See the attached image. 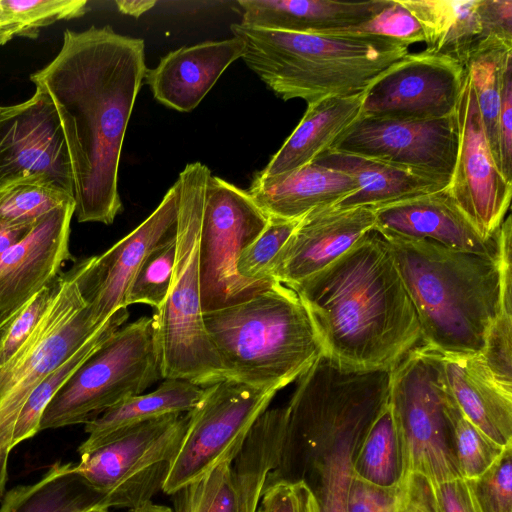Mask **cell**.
<instances>
[{
	"label": "cell",
	"mask_w": 512,
	"mask_h": 512,
	"mask_svg": "<svg viewBox=\"0 0 512 512\" xmlns=\"http://www.w3.org/2000/svg\"><path fill=\"white\" fill-rule=\"evenodd\" d=\"M146 70L142 39L92 26L66 30L56 57L30 76L50 95L60 119L78 222L110 225L123 209L119 163Z\"/></svg>",
	"instance_id": "6da1fadb"
},
{
	"label": "cell",
	"mask_w": 512,
	"mask_h": 512,
	"mask_svg": "<svg viewBox=\"0 0 512 512\" xmlns=\"http://www.w3.org/2000/svg\"><path fill=\"white\" fill-rule=\"evenodd\" d=\"M291 289L309 313L322 353L343 365L392 369L422 344L393 255L374 229Z\"/></svg>",
	"instance_id": "7a4b0ae2"
},
{
	"label": "cell",
	"mask_w": 512,
	"mask_h": 512,
	"mask_svg": "<svg viewBox=\"0 0 512 512\" xmlns=\"http://www.w3.org/2000/svg\"><path fill=\"white\" fill-rule=\"evenodd\" d=\"M384 240L414 306L422 344L442 355L481 354L500 311L499 258L430 240Z\"/></svg>",
	"instance_id": "3957f363"
},
{
	"label": "cell",
	"mask_w": 512,
	"mask_h": 512,
	"mask_svg": "<svg viewBox=\"0 0 512 512\" xmlns=\"http://www.w3.org/2000/svg\"><path fill=\"white\" fill-rule=\"evenodd\" d=\"M246 65L279 98L307 104L365 92L409 54L394 38L352 33H297L234 23Z\"/></svg>",
	"instance_id": "277c9868"
},
{
	"label": "cell",
	"mask_w": 512,
	"mask_h": 512,
	"mask_svg": "<svg viewBox=\"0 0 512 512\" xmlns=\"http://www.w3.org/2000/svg\"><path fill=\"white\" fill-rule=\"evenodd\" d=\"M203 319L227 379L252 387L280 391L322 353L302 300L277 281L244 301L203 312Z\"/></svg>",
	"instance_id": "5b68a950"
},
{
	"label": "cell",
	"mask_w": 512,
	"mask_h": 512,
	"mask_svg": "<svg viewBox=\"0 0 512 512\" xmlns=\"http://www.w3.org/2000/svg\"><path fill=\"white\" fill-rule=\"evenodd\" d=\"M209 168L194 162L177 179L179 211L176 260L168 295L154 310V334L163 379L207 387L227 373L207 334L201 303L199 242Z\"/></svg>",
	"instance_id": "8992f818"
},
{
	"label": "cell",
	"mask_w": 512,
	"mask_h": 512,
	"mask_svg": "<svg viewBox=\"0 0 512 512\" xmlns=\"http://www.w3.org/2000/svg\"><path fill=\"white\" fill-rule=\"evenodd\" d=\"M442 355L420 344L391 370L389 405L400 447L396 488L412 478L443 483L462 478L454 455Z\"/></svg>",
	"instance_id": "52a82bcc"
},
{
	"label": "cell",
	"mask_w": 512,
	"mask_h": 512,
	"mask_svg": "<svg viewBox=\"0 0 512 512\" xmlns=\"http://www.w3.org/2000/svg\"><path fill=\"white\" fill-rule=\"evenodd\" d=\"M84 258L76 259L53 282L47 308L20 349L0 367V500L16 420L38 384L105 323L94 322L79 280Z\"/></svg>",
	"instance_id": "ba28073f"
},
{
	"label": "cell",
	"mask_w": 512,
	"mask_h": 512,
	"mask_svg": "<svg viewBox=\"0 0 512 512\" xmlns=\"http://www.w3.org/2000/svg\"><path fill=\"white\" fill-rule=\"evenodd\" d=\"M161 377L152 317L124 324L86 359L46 406L40 431L86 424Z\"/></svg>",
	"instance_id": "9c48e42d"
},
{
	"label": "cell",
	"mask_w": 512,
	"mask_h": 512,
	"mask_svg": "<svg viewBox=\"0 0 512 512\" xmlns=\"http://www.w3.org/2000/svg\"><path fill=\"white\" fill-rule=\"evenodd\" d=\"M188 413L117 431L80 454L75 471L101 493L108 509L133 508L162 490L182 444Z\"/></svg>",
	"instance_id": "30bf717a"
},
{
	"label": "cell",
	"mask_w": 512,
	"mask_h": 512,
	"mask_svg": "<svg viewBox=\"0 0 512 512\" xmlns=\"http://www.w3.org/2000/svg\"><path fill=\"white\" fill-rule=\"evenodd\" d=\"M269 217L246 190L210 174L207 179L199 242L203 312L244 301L275 281H254L237 271L242 250L267 226Z\"/></svg>",
	"instance_id": "8fae6325"
},
{
	"label": "cell",
	"mask_w": 512,
	"mask_h": 512,
	"mask_svg": "<svg viewBox=\"0 0 512 512\" xmlns=\"http://www.w3.org/2000/svg\"><path fill=\"white\" fill-rule=\"evenodd\" d=\"M278 391L231 379L205 387L200 401L188 412L187 429L162 491L172 495L218 466L231 464Z\"/></svg>",
	"instance_id": "7c38bea8"
},
{
	"label": "cell",
	"mask_w": 512,
	"mask_h": 512,
	"mask_svg": "<svg viewBox=\"0 0 512 512\" xmlns=\"http://www.w3.org/2000/svg\"><path fill=\"white\" fill-rule=\"evenodd\" d=\"M23 180L42 181L74 197L60 119L50 95L38 86L28 100L0 106V189Z\"/></svg>",
	"instance_id": "4fadbf2b"
},
{
	"label": "cell",
	"mask_w": 512,
	"mask_h": 512,
	"mask_svg": "<svg viewBox=\"0 0 512 512\" xmlns=\"http://www.w3.org/2000/svg\"><path fill=\"white\" fill-rule=\"evenodd\" d=\"M458 145L455 113L431 120L361 115L330 150L377 159L450 184Z\"/></svg>",
	"instance_id": "5bb4252c"
},
{
	"label": "cell",
	"mask_w": 512,
	"mask_h": 512,
	"mask_svg": "<svg viewBox=\"0 0 512 512\" xmlns=\"http://www.w3.org/2000/svg\"><path fill=\"white\" fill-rule=\"evenodd\" d=\"M455 116L459 145L448 190L478 233L492 239L510 207L512 182L490 149L468 71Z\"/></svg>",
	"instance_id": "9a60e30c"
},
{
	"label": "cell",
	"mask_w": 512,
	"mask_h": 512,
	"mask_svg": "<svg viewBox=\"0 0 512 512\" xmlns=\"http://www.w3.org/2000/svg\"><path fill=\"white\" fill-rule=\"evenodd\" d=\"M467 69L426 51L408 54L364 92L363 116L431 120L451 116Z\"/></svg>",
	"instance_id": "2e32d148"
},
{
	"label": "cell",
	"mask_w": 512,
	"mask_h": 512,
	"mask_svg": "<svg viewBox=\"0 0 512 512\" xmlns=\"http://www.w3.org/2000/svg\"><path fill=\"white\" fill-rule=\"evenodd\" d=\"M176 181L156 209L104 253L84 258L79 285L95 323L102 325L122 308L129 287L147 256L177 232Z\"/></svg>",
	"instance_id": "e0dca14e"
},
{
	"label": "cell",
	"mask_w": 512,
	"mask_h": 512,
	"mask_svg": "<svg viewBox=\"0 0 512 512\" xmlns=\"http://www.w3.org/2000/svg\"><path fill=\"white\" fill-rule=\"evenodd\" d=\"M419 22L426 52L465 69L477 53L512 47L511 0H398Z\"/></svg>",
	"instance_id": "ac0fdd59"
},
{
	"label": "cell",
	"mask_w": 512,
	"mask_h": 512,
	"mask_svg": "<svg viewBox=\"0 0 512 512\" xmlns=\"http://www.w3.org/2000/svg\"><path fill=\"white\" fill-rule=\"evenodd\" d=\"M75 202L42 218L14 246L0 256V332L14 314L75 261L69 250Z\"/></svg>",
	"instance_id": "d6986e66"
},
{
	"label": "cell",
	"mask_w": 512,
	"mask_h": 512,
	"mask_svg": "<svg viewBox=\"0 0 512 512\" xmlns=\"http://www.w3.org/2000/svg\"><path fill=\"white\" fill-rule=\"evenodd\" d=\"M375 227L370 207L316 209L301 218L273 260L268 275L294 288L333 263Z\"/></svg>",
	"instance_id": "ffe728a7"
},
{
	"label": "cell",
	"mask_w": 512,
	"mask_h": 512,
	"mask_svg": "<svg viewBox=\"0 0 512 512\" xmlns=\"http://www.w3.org/2000/svg\"><path fill=\"white\" fill-rule=\"evenodd\" d=\"M374 230L384 239L430 240L444 247L499 258V231L483 238L448 187L375 209Z\"/></svg>",
	"instance_id": "44dd1931"
},
{
	"label": "cell",
	"mask_w": 512,
	"mask_h": 512,
	"mask_svg": "<svg viewBox=\"0 0 512 512\" xmlns=\"http://www.w3.org/2000/svg\"><path fill=\"white\" fill-rule=\"evenodd\" d=\"M244 52L245 44L236 36L181 47L163 56L156 67L147 68L143 83L160 103L191 112Z\"/></svg>",
	"instance_id": "7402d4cb"
},
{
	"label": "cell",
	"mask_w": 512,
	"mask_h": 512,
	"mask_svg": "<svg viewBox=\"0 0 512 512\" xmlns=\"http://www.w3.org/2000/svg\"><path fill=\"white\" fill-rule=\"evenodd\" d=\"M392 0H240V23L297 33H347L370 21Z\"/></svg>",
	"instance_id": "603a6c76"
},
{
	"label": "cell",
	"mask_w": 512,
	"mask_h": 512,
	"mask_svg": "<svg viewBox=\"0 0 512 512\" xmlns=\"http://www.w3.org/2000/svg\"><path fill=\"white\" fill-rule=\"evenodd\" d=\"M442 362L463 415L499 446L512 444V388L494 377L479 354L442 355Z\"/></svg>",
	"instance_id": "cb8c5ba5"
},
{
	"label": "cell",
	"mask_w": 512,
	"mask_h": 512,
	"mask_svg": "<svg viewBox=\"0 0 512 512\" xmlns=\"http://www.w3.org/2000/svg\"><path fill=\"white\" fill-rule=\"evenodd\" d=\"M357 190L353 177L311 162L280 176L254 177L247 191L268 217L295 220L333 206Z\"/></svg>",
	"instance_id": "d4e9b609"
},
{
	"label": "cell",
	"mask_w": 512,
	"mask_h": 512,
	"mask_svg": "<svg viewBox=\"0 0 512 512\" xmlns=\"http://www.w3.org/2000/svg\"><path fill=\"white\" fill-rule=\"evenodd\" d=\"M353 177L358 190L334 206L373 209L443 190L448 182L373 158L326 150L314 161Z\"/></svg>",
	"instance_id": "484cf974"
},
{
	"label": "cell",
	"mask_w": 512,
	"mask_h": 512,
	"mask_svg": "<svg viewBox=\"0 0 512 512\" xmlns=\"http://www.w3.org/2000/svg\"><path fill=\"white\" fill-rule=\"evenodd\" d=\"M364 92L307 104L299 124L255 177L272 178L314 161L361 116Z\"/></svg>",
	"instance_id": "4316f807"
},
{
	"label": "cell",
	"mask_w": 512,
	"mask_h": 512,
	"mask_svg": "<svg viewBox=\"0 0 512 512\" xmlns=\"http://www.w3.org/2000/svg\"><path fill=\"white\" fill-rule=\"evenodd\" d=\"M205 387L183 379H164L156 390L129 397L85 424L88 434L79 454L94 448L107 436L130 426L171 414H185L200 401Z\"/></svg>",
	"instance_id": "83f0119b"
},
{
	"label": "cell",
	"mask_w": 512,
	"mask_h": 512,
	"mask_svg": "<svg viewBox=\"0 0 512 512\" xmlns=\"http://www.w3.org/2000/svg\"><path fill=\"white\" fill-rule=\"evenodd\" d=\"M0 512H89L108 509L105 497L76 471L73 463H54L36 482L18 485L1 499Z\"/></svg>",
	"instance_id": "f1b7e54d"
},
{
	"label": "cell",
	"mask_w": 512,
	"mask_h": 512,
	"mask_svg": "<svg viewBox=\"0 0 512 512\" xmlns=\"http://www.w3.org/2000/svg\"><path fill=\"white\" fill-rule=\"evenodd\" d=\"M128 317L127 308L118 310L73 354L38 384L26 400L16 420L12 448L40 432L42 414L57 391L114 331L125 324Z\"/></svg>",
	"instance_id": "f546056e"
},
{
	"label": "cell",
	"mask_w": 512,
	"mask_h": 512,
	"mask_svg": "<svg viewBox=\"0 0 512 512\" xmlns=\"http://www.w3.org/2000/svg\"><path fill=\"white\" fill-rule=\"evenodd\" d=\"M352 474L379 487H397L400 447L389 400L361 435L352 458Z\"/></svg>",
	"instance_id": "4dcf8cb0"
},
{
	"label": "cell",
	"mask_w": 512,
	"mask_h": 512,
	"mask_svg": "<svg viewBox=\"0 0 512 512\" xmlns=\"http://www.w3.org/2000/svg\"><path fill=\"white\" fill-rule=\"evenodd\" d=\"M510 62H512V47L501 46L477 53L469 60L466 67L487 141L500 168L498 119L504 74Z\"/></svg>",
	"instance_id": "1f68e13d"
},
{
	"label": "cell",
	"mask_w": 512,
	"mask_h": 512,
	"mask_svg": "<svg viewBox=\"0 0 512 512\" xmlns=\"http://www.w3.org/2000/svg\"><path fill=\"white\" fill-rule=\"evenodd\" d=\"M376 415L363 411L353 415L337 433L334 448L320 467L321 512H348L347 492L352 476L353 445Z\"/></svg>",
	"instance_id": "d6a6232c"
},
{
	"label": "cell",
	"mask_w": 512,
	"mask_h": 512,
	"mask_svg": "<svg viewBox=\"0 0 512 512\" xmlns=\"http://www.w3.org/2000/svg\"><path fill=\"white\" fill-rule=\"evenodd\" d=\"M0 6L5 22L2 45L14 37L35 39L41 28L88 11L86 0H0Z\"/></svg>",
	"instance_id": "836d02e7"
},
{
	"label": "cell",
	"mask_w": 512,
	"mask_h": 512,
	"mask_svg": "<svg viewBox=\"0 0 512 512\" xmlns=\"http://www.w3.org/2000/svg\"><path fill=\"white\" fill-rule=\"evenodd\" d=\"M451 442L460 475L474 481L484 474L504 450L472 424L459 410L451 393L447 404Z\"/></svg>",
	"instance_id": "e575fe53"
},
{
	"label": "cell",
	"mask_w": 512,
	"mask_h": 512,
	"mask_svg": "<svg viewBox=\"0 0 512 512\" xmlns=\"http://www.w3.org/2000/svg\"><path fill=\"white\" fill-rule=\"evenodd\" d=\"M75 202L70 194L42 181L23 180L0 189V221L34 224L52 210Z\"/></svg>",
	"instance_id": "d590c367"
},
{
	"label": "cell",
	"mask_w": 512,
	"mask_h": 512,
	"mask_svg": "<svg viewBox=\"0 0 512 512\" xmlns=\"http://www.w3.org/2000/svg\"><path fill=\"white\" fill-rule=\"evenodd\" d=\"M176 234L157 246L144 260L127 292L126 307L140 303L149 305L154 310L161 308L173 278Z\"/></svg>",
	"instance_id": "8d00e7d4"
},
{
	"label": "cell",
	"mask_w": 512,
	"mask_h": 512,
	"mask_svg": "<svg viewBox=\"0 0 512 512\" xmlns=\"http://www.w3.org/2000/svg\"><path fill=\"white\" fill-rule=\"evenodd\" d=\"M172 496L174 512H238L237 492L229 463L218 466Z\"/></svg>",
	"instance_id": "74e56055"
},
{
	"label": "cell",
	"mask_w": 512,
	"mask_h": 512,
	"mask_svg": "<svg viewBox=\"0 0 512 512\" xmlns=\"http://www.w3.org/2000/svg\"><path fill=\"white\" fill-rule=\"evenodd\" d=\"M300 220L269 217L265 229L240 253L236 264L238 273L254 281L272 280L269 268Z\"/></svg>",
	"instance_id": "f35d334b"
},
{
	"label": "cell",
	"mask_w": 512,
	"mask_h": 512,
	"mask_svg": "<svg viewBox=\"0 0 512 512\" xmlns=\"http://www.w3.org/2000/svg\"><path fill=\"white\" fill-rule=\"evenodd\" d=\"M470 482L482 512H512V444L484 474Z\"/></svg>",
	"instance_id": "ab89813d"
},
{
	"label": "cell",
	"mask_w": 512,
	"mask_h": 512,
	"mask_svg": "<svg viewBox=\"0 0 512 512\" xmlns=\"http://www.w3.org/2000/svg\"><path fill=\"white\" fill-rule=\"evenodd\" d=\"M53 282L27 301L0 332V367L20 349L36 328L50 301Z\"/></svg>",
	"instance_id": "60d3db41"
},
{
	"label": "cell",
	"mask_w": 512,
	"mask_h": 512,
	"mask_svg": "<svg viewBox=\"0 0 512 512\" xmlns=\"http://www.w3.org/2000/svg\"><path fill=\"white\" fill-rule=\"evenodd\" d=\"M408 483L413 484L434 512H482L471 482L463 478L433 484L415 477Z\"/></svg>",
	"instance_id": "b9f144b4"
},
{
	"label": "cell",
	"mask_w": 512,
	"mask_h": 512,
	"mask_svg": "<svg viewBox=\"0 0 512 512\" xmlns=\"http://www.w3.org/2000/svg\"><path fill=\"white\" fill-rule=\"evenodd\" d=\"M347 33L385 36L408 45L424 42V33L419 22L398 0H392L373 19Z\"/></svg>",
	"instance_id": "7bdbcfd3"
},
{
	"label": "cell",
	"mask_w": 512,
	"mask_h": 512,
	"mask_svg": "<svg viewBox=\"0 0 512 512\" xmlns=\"http://www.w3.org/2000/svg\"><path fill=\"white\" fill-rule=\"evenodd\" d=\"M396 488L371 484L352 474L347 492L348 512H394Z\"/></svg>",
	"instance_id": "ee69618b"
},
{
	"label": "cell",
	"mask_w": 512,
	"mask_h": 512,
	"mask_svg": "<svg viewBox=\"0 0 512 512\" xmlns=\"http://www.w3.org/2000/svg\"><path fill=\"white\" fill-rule=\"evenodd\" d=\"M500 165L504 176L512 182V62L505 70L498 119Z\"/></svg>",
	"instance_id": "f6af8a7d"
},
{
	"label": "cell",
	"mask_w": 512,
	"mask_h": 512,
	"mask_svg": "<svg viewBox=\"0 0 512 512\" xmlns=\"http://www.w3.org/2000/svg\"><path fill=\"white\" fill-rule=\"evenodd\" d=\"M255 512H295L291 484L278 482L264 487Z\"/></svg>",
	"instance_id": "bcb514c9"
},
{
	"label": "cell",
	"mask_w": 512,
	"mask_h": 512,
	"mask_svg": "<svg viewBox=\"0 0 512 512\" xmlns=\"http://www.w3.org/2000/svg\"><path fill=\"white\" fill-rule=\"evenodd\" d=\"M394 512H434L412 483L396 488Z\"/></svg>",
	"instance_id": "7dc6e473"
},
{
	"label": "cell",
	"mask_w": 512,
	"mask_h": 512,
	"mask_svg": "<svg viewBox=\"0 0 512 512\" xmlns=\"http://www.w3.org/2000/svg\"><path fill=\"white\" fill-rule=\"evenodd\" d=\"M290 484L295 512H321L318 498L306 481L300 480Z\"/></svg>",
	"instance_id": "c3c4849f"
},
{
	"label": "cell",
	"mask_w": 512,
	"mask_h": 512,
	"mask_svg": "<svg viewBox=\"0 0 512 512\" xmlns=\"http://www.w3.org/2000/svg\"><path fill=\"white\" fill-rule=\"evenodd\" d=\"M34 224H9L0 221V256L18 243Z\"/></svg>",
	"instance_id": "681fc988"
},
{
	"label": "cell",
	"mask_w": 512,
	"mask_h": 512,
	"mask_svg": "<svg viewBox=\"0 0 512 512\" xmlns=\"http://www.w3.org/2000/svg\"><path fill=\"white\" fill-rule=\"evenodd\" d=\"M115 4L121 13L138 18L153 8L157 2L153 0H118Z\"/></svg>",
	"instance_id": "f907efd6"
},
{
	"label": "cell",
	"mask_w": 512,
	"mask_h": 512,
	"mask_svg": "<svg viewBox=\"0 0 512 512\" xmlns=\"http://www.w3.org/2000/svg\"><path fill=\"white\" fill-rule=\"evenodd\" d=\"M261 498V492L253 488L237 491L238 512H255Z\"/></svg>",
	"instance_id": "816d5d0a"
},
{
	"label": "cell",
	"mask_w": 512,
	"mask_h": 512,
	"mask_svg": "<svg viewBox=\"0 0 512 512\" xmlns=\"http://www.w3.org/2000/svg\"><path fill=\"white\" fill-rule=\"evenodd\" d=\"M128 512H174V510L165 505L155 504L152 501L145 502L136 507L130 508Z\"/></svg>",
	"instance_id": "f5cc1de1"
},
{
	"label": "cell",
	"mask_w": 512,
	"mask_h": 512,
	"mask_svg": "<svg viewBox=\"0 0 512 512\" xmlns=\"http://www.w3.org/2000/svg\"><path fill=\"white\" fill-rule=\"evenodd\" d=\"M4 26H5V22H4V17H3L2 9H1V6H0V46L2 45V43H1V36H2V32H3Z\"/></svg>",
	"instance_id": "db71d44e"
},
{
	"label": "cell",
	"mask_w": 512,
	"mask_h": 512,
	"mask_svg": "<svg viewBox=\"0 0 512 512\" xmlns=\"http://www.w3.org/2000/svg\"><path fill=\"white\" fill-rule=\"evenodd\" d=\"M89 512H108V509H105V508H98V509H94V510H91Z\"/></svg>",
	"instance_id": "11a10c76"
}]
</instances>
